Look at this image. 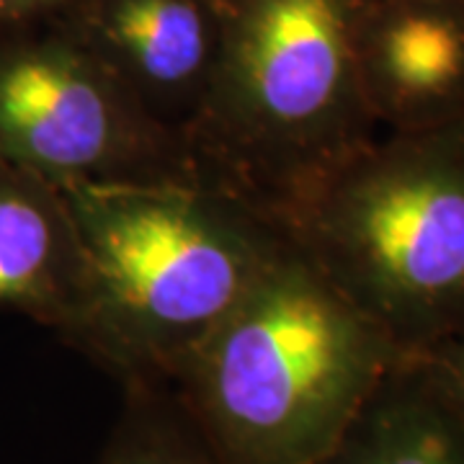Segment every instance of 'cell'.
<instances>
[{
  "label": "cell",
  "mask_w": 464,
  "mask_h": 464,
  "mask_svg": "<svg viewBox=\"0 0 464 464\" xmlns=\"http://www.w3.org/2000/svg\"><path fill=\"white\" fill-rule=\"evenodd\" d=\"M75 0H0V26L60 16Z\"/></svg>",
  "instance_id": "7c38bea8"
},
{
  "label": "cell",
  "mask_w": 464,
  "mask_h": 464,
  "mask_svg": "<svg viewBox=\"0 0 464 464\" xmlns=\"http://www.w3.org/2000/svg\"><path fill=\"white\" fill-rule=\"evenodd\" d=\"M83 286V256L65 191L0 160V310L63 335Z\"/></svg>",
  "instance_id": "ba28073f"
},
{
  "label": "cell",
  "mask_w": 464,
  "mask_h": 464,
  "mask_svg": "<svg viewBox=\"0 0 464 464\" xmlns=\"http://www.w3.org/2000/svg\"><path fill=\"white\" fill-rule=\"evenodd\" d=\"M413 359L426 372L439 398L464 426V335L441 341Z\"/></svg>",
  "instance_id": "8fae6325"
},
{
  "label": "cell",
  "mask_w": 464,
  "mask_h": 464,
  "mask_svg": "<svg viewBox=\"0 0 464 464\" xmlns=\"http://www.w3.org/2000/svg\"><path fill=\"white\" fill-rule=\"evenodd\" d=\"M323 464H464V426L413 356L366 398Z\"/></svg>",
  "instance_id": "9c48e42d"
},
{
  "label": "cell",
  "mask_w": 464,
  "mask_h": 464,
  "mask_svg": "<svg viewBox=\"0 0 464 464\" xmlns=\"http://www.w3.org/2000/svg\"><path fill=\"white\" fill-rule=\"evenodd\" d=\"M0 160L60 188L199 179L188 145L57 16L0 26Z\"/></svg>",
  "instance_id": "5b68a950"
},
{
  "label": "cell",
  "mask_w": 464,
  "mask_h": 464,
  "mask_svg": "<svg viewBox=\"0 0 464 464\" xmlns=\"http://www.w3.org/2000/svg\"><path fill=\"white\" fill-rule=\"evenodd\" d=\"M124 392L96 464H217L168 382L124 384Z\"/></svg>",
  "instance_id": "30bf717a"
},
{
  "label": "cell",
  "mask_w": 464,
  "mask_h": 464,
  "mask_svg": "<svg viewBox=\"0 0 464 464\" xmlns=\"http://www.w3.org/2000/svg\"><path fill=\"white\" fill-rule=\"evenodd\" d=\"M356 67L377 130L464 121V0H364Z\"/></svg>",
  "instance_id": "52a82bcc"
},
{
  "label": "cell",
  "mask_w": 464,
  "mask_h": 464,
  "mask_svg": "<svg viewBox=\"0 0 464 464\" xmlns=\"http://www.w3.org/2000/svg\"><path fill=\"white\" fill-rule=\"evenodd\" d=\"M83 286L60 335L121 384L170 382L289 235L204 179L65 186Z\"/></svg>",
  "instance_id": "6da1fadb"
},
{
  "label": "cell",
  "mask_w": 464,
  "mask_h": 464,
  "mask_svg": "<svg viewBox=\"0 0 464 464\" xmlns=\"http://www.w3.org/2000/svg\"><path fill=\"white\" fill-rule=\"evenodd\" d=\"M400 359L289 237L168 384L217 464H323Z\"/></svg>",
  "instance_id": "7a4b0ae2"
},
{
  "label": "cell",
  "mask_w": 464,
  "mask_h": 464,
  "mask_svg": "<svg viewBox=\"0 0 464 464\" xmlns=\"http://www.w3.org/2000/svg\"><path fill=\"white\" fill-rule=\"evenodd\" d=\"M219 57L188 137L197 173L276 219L377 137L359 67L364 0H217Z\"/></svg>",
  "instance_id": "3957f363"
},
{
  "label": "cell",
  "mask_w": 464,
  "mask_h": 464,
  "mask_svg": "<svg viewBox=\"0 0 464 464\" xmlns=\"http://www.w3.org/2000/svg\"><path fill=\"white\" fill-rule=\"evenodd\" d=\"M60 21L188 145L219 57L217 0H75Z\"/></svg>",
  "instance_id": "8992f818"
},
{
  "label": "cell",
  "mask_w": 464,
  "mask_h": 464,
  "mask_svg": "<svg viewBox=\"0 0 464 464\" xmlns=\"http://www.w3.org/2000/svg\"><path fill=\"white\" fill-rule=\"evenodd\" d=\"M282 227L405 356L464 335V121L374 137Z\"/></svg>",
  "instance_id": "277c9868"
}]
</instances>
